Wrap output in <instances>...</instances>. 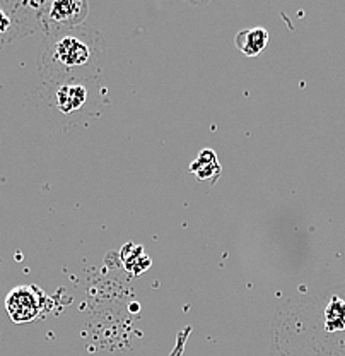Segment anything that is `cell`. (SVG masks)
<instances>
[{"instance_id":"obj_1","label":"cell","mask_w":345,"mask_h":356,"mask_svg":"<svg viewBox=\"0 0 345 356\" xmlns=\"http://www.w3.org/2000/svg\"><path fill=\"white\" fill-rule=\"evenodd\" d=\"M106 43L96 29L69 28L53 31L42 57V70L48 83L69 79L91 81L105 62Z\"/></svg>"},{"instance_id":"obj_2","label":"cell","mask_w":345,"mask_h":356,"mask_svg":"<svg viewBox=\"0 0 345 356\" xmlns=\"http://www.w3.org/2000/svg\"><path fill=\"white\" fill-rule=\"evenodd\" d=\"M51 88L50 106L58 111V115L72 117L87 110L91 103V81L69 79L48 83Z\"/></svg>"},{"instance_id":"obj_3","label":"cell","mask_w":345,"mask_h":356,"mask_svg":"<svg viewBox=\"0 0 345 356\" xmlns=\"http://www.w3.org/2000/svg\"><path fill=\"white\" fill-rule=\"evenodd\" d=\"M44 307V295L36 286H17L7 295L6 309L17 324H26L38 317Z\"/></svg>"},{"instance_id":"obj_4","label":"cell","mask_w":345,"mask_h":356,"mask_svg":"<svg viewBox=\"0 0 345 356\" xmlns=\"http://www.w3.org/2000/svg\"><path fill=\"white\" fill-rule=\"evenodd\" d=\"M87 3L83 0H60L44 6V19L51 28V33L60 29L77 28L87 16Z\"/></svg>"},{"instance_id":"obj_5","label":"cell","mask_w":345,"mask_h":356,"mask_svg":"<svg viewBox=\"0 0 345 356\" xmlns=\"http://www.w3.org/2000/svg\"><path fill=\"white\" fill-rule=\"evenodd\" d=\"M267 44H269V33H267V29L260 28V26L243 29L236 35L237 50L243 51L248 57H257L265 50Z\"/></svg>"},{"instance_id":"obj_6","label":"cell","mask_w":345,"mask_h":356,"mask_svg":"<svg viewBox=\"0 0 345 356\" xmlns=\"http://www.w3.org/2000/svg\"><path fill=\"white\" fill-rule=\"evenodd\" d=\"M190 172L195 173L199 181H209L216 184L219 175H221V165L217 161V156L212 149H203L199 158L192 163Z\"/></svg>"},{"instance_id":"obj_7","label":"cell","mask_w":345,"mask_h":356,"mask_svg":"<svg viewBox=\"0 0 345 356\" xmlns=\"http://www.w3.org/2000/svg\"><path fill=\"white\" fill-rule=\"evenodd\" d=\"M325 329L328 332L344 331L345 329V302L333 298L325 309Z\"/></svg>"}]
</instances>
